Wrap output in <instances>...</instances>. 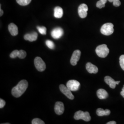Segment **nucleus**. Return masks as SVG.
<instances>
[{
	"label": "nucleus",
	"mask_w": 124,
	"mask_h": 124,
	"mask_svg": "<svg viewBox=\"0 0 124 124\" xmlns=\"http://www.w3.org/2000/svg\"><path fill=\"white\" fill-rule=\"evenodd\" d=\"M8 31L11 35L16 36L18 35V31L17 26L13 23H11L8 25Z\"/></svg>",
	"instance_id": "obj_15"
},
{
	"label": "nucleus",
	"mask_w": 124,
	"mask_h": 124,
	"mask_svg": "<svg viewBox=\"0 0 124 124\" xmlns=\"http://www.w3.org/2000/svg\"><path fill=\"white\" fill-rule=\"evenodd\" d=\"M66 86L71 91H76L80 88V83L77 80H70L67 83Z\"/></svg>",
	"instance_id": "obj_6"
},
{
	"label": "nucleus",
	"mask_w": 124,
	"mask_h": 124,
	"mask_svg": "<svg viewBox=\"0 0 124 124\" xmlns=\"http://www.w3.org/2000/svg\"><path fill=\"white\" fill-rule=\"evenodd\" d=\"M86 69L90 74H97L98 71V67L90 62L86 63Z\"/></svg>",
	"instance_id": "obj_13"
},
{
	"label": "nucleus",
	"mask_w": 124,
	"mask_h": 124,
	"mask_svg": "<svg viewBox=\"0 0 124 124\" xmlns=\"http://www.w3.org/2000/svg\"><path fill=\"white\" fill-rule=\"evenodd\" d=\"M26 53L25 51L23 50L19 51L18 57L20 59H23L26 57Z\"/></svg>",
	"instance_id": "obj_22"
},
{
	"label": "nucleus",
	"mask_w": 124,
	"mask_h": 124,
	"mask_svg": "<svg viewBox=\"0 0 124 124\" xmlns=\"http://www.w3.org/2000/svg\"><path fill=\"white\" fill-rule=\"evenodd\" d=\"M97 114L99 116L108 115L110 114V111L108 109L104 110L101 108H98L97 110Z\"/></svg>",
	"instance_id": "obj_18"
},
{
	"label": "nucleus",
	"mask_w": 124,
	"mask_h": 124,
	"mask_svg": "<svg viewBox=\"0 0 124 124\" xmlns=\"http://www.w3.org/2000/svg\"><path fill=\"white\" fill-rule=\"evenodd\" d=\"M120 94H121V95L124 98V85L122 89L121 92H120Z\"/></svg>",
	"instance_id": "obj_29"
},
{
	"label": "nucleus",
	"mask_w": 124,
	"mask_h": 124,
	"mask_svg": "<svg viewBox=\"0 0 124 124\" xmlns=\"http://www.w3.org/2000/svg\"><path fill=\"white\" fill-rule=\"evenodd\" d=\"M104 81L108 85L110 88L112 89L115 88L116 85L119 84L120 83V81H116L109 76H106L105 77Z\"/></svg>",
	"instance_id": "obj_12"
},
{
	"label": "nucleus",
	"mask_w": 124,
	"mask_h": 124,
	"mask_svg": "<svg viewBox=\"0 0 124 124\" xmlns=\"http://www.w3.org/2000/svg\"><path fill=\"white\" fill-rule=\"evenodd\" d=\"M110 2H113L114 1V0H108Z\"/></svg>",
	"instance_id": "obj_33"
},
{
	"label": "nucleus",
	"mask_w": 124,
	"mask_h": 124,
	"mask_svg": "<svg viewBox=\"0 0 124 124\" xmlns=\"http://www.w3.org/2000/svg\"><path fill=\"white\" fill-rule=\"evenodd\" d=\"M74 119L76 120H83L85 121H89L91 120V117L88 112L79 110L75 112Z\"/></svg>",
	"instance_id": "obj_4"
},
{
	"label": "nucleus",
	"mask_w": 124,
	"mask_h": 124,
	"mask_svg": "<svg viewBox=\"0 0 124 124\" xmlns=\"http://www.w3.org/2000/svg\"><path fill=\"white\" fill-rule=\"evenodd\" d=\"M46 44L50 49H53L55 47V44L52 40H46Z\"/></svg>",
	"instance_id": "obj_21"
},
{
	"label": "nucleus",
	"mask_w": 124,
	"mask_h": 124,
	"mask_svg": "<svg viewBox=\"0 0 124 124\" xmlns=\"http://www.w3.org/2000/svg\"><path fill=\"white\" fill-rule=\"evenodd\" d=\"M96 6L97 7L99 8H104L105 6V4L103 3L100 0L99 1H98L97 3V4H96Z\"/></svg>",
	"instance_id": "obj_26"
},
{
	"label": "nucleus",
	"mask_w": 124,
	"mask_h": 124,
	"mask_svg": "<svg viewBox=\"0 0 124 124\" xmlns=\"http://www.w3.org/2000/svg\"><path fill=\"white\" fill-rule=\"evenodd\" d=\"M120 64L121 68L124 70V55H122L120 56Z\"/></svg>",
	"instance_id": "obj_25"
},
{
	"label": "nucleus",
	"mask_w": 124,
	"mask_h": 124,
	"mask_svg": "<svg viewBox=\"0 0 124 124\" xmlns=\"http://www.w3.org/2000/svg\"><path fill=\"white\" fill-rule=\"evenodd\" d=\"M54 110L57 115H62L64 111V106L63 103L61 102H56L55 105Z\"/></svg>",
	"instance_id": "obj_11"
},
{
	"label": "nucleus",
	"mask_w": 124,
	"mask_h": 124,
	"mask_svg": "<svg viewBox=\"0 0 124 124\" xmlns=\"http://www.w3.org/2000/svg\"><path fill=\"white\" fill-rule=\"evenodd\" d=\"M116 122L115 121H109L108 122L107 124H116Z\"/></svg>",
	"instance_id": "obj_30"
},
{
	"label": "nucleus",
	"mask_w": 124,
	"mask_h": 124,
	"mask_svg": "<svg viewBox=\"0 0 124 124\" xmlns=\"http://www.w3.org/2000/svg\"><path fill=\"white\" fill-rule=\"evenodd\" d=\"M63 15V10L60 7H56L54 9V16L56 18H60Z\"/></svg>",
	"instance_id": "obj_17"
},
{
	"label": "nucleus",
	"mask_w": 124,
	"mask_h": 124,
	"mask_svg": "<svg viewBox=\"0 0 124 124\" xmlns=\"http://www.w3.org/2000/svg\"><path fill=\"white\" fill-rule=\"evenodd\" d=\"M17 3L19 5L24 6L29 4L31 1V0H16Z\"/></svg>",
	"instance_id": "obj_19"
},
{
	"label": "nucleus",
	"mask_w": 124,
	"mask_h": 124,
	"mask_svg": "<svg viewBox=\"0 0 124 124\" xmlns=\"http://www.w3.org/2000/svg\"><path fill=\"white\" fill-rule=\"evenodd\" d=\"M88 10V6L85 4L80 5L78 8V13L80 17L82 18H85L87 15Z\"/></svg>",
	"instance_id": "obj_9"
},
{
	"label": "nucleus",
	"mask_w": 124,
	"mask_h": 124,
	"mask_svg": "<svg viewBox=\"0 0 124 124\" xmlns=\"http://www.w3.org/2000/svg\"><path fill=\"white\" fill-rule=\"evenodd\" d=\"M63 31L60 27L54 28L51 32V36L55 39H59L63 35Z\"/></svg>",
	"instance_id": "obj_10"
},
{
	"label": "nucleus",
	"mask_w": 124,
	"mask_h": 124,
	"mask_svg": "<svg viewBox=\"0 0 124 124\" xmlns=\"http://www.w3.org/2000/svg\"><path fill=\"white\" fill-rule=\"evenodd\" d=\"M59 89L62 93L64 94L68 98L71 100L74 99V96L71 93V90L68 88L67 86L63 84L60 85H59Z\"/></svg>",
	"instance_id": "obj_7"
},
{
	"label": "nucleus",
	"mask_w": 124,
	"mask_h": 124,
	"mask_svg": "<svg viewBox=\"0 0 124 124\" xmlns=\"http://www.w3.org/2000/svg\"><path fill=\"white\" fill-rule=\"evenodd\" d=\"M37 29L40 34L46 35V28L44 26H37Z\"/></svg>",
	"instance_id": "obj_20"
},
{
	"label": "nucleus",
	"mask_w": 124,
	"mask_h": 124,
	"mask_svg": "<svg viewBox=\"0 0 124 124\" xmlns=\"http://www.w3.org/2000/svg\"><path fill=\"white\" fill-rule=\"evenodd\" d=\"M100 31L102 34L104 35L110 36L114 31V24L110 23H106L102 26Z\"/></svg>",
	"instance_id": "obj_3"
},
{
	"label": "nucleus",
	"mask_w": 124,
	"mask_h": 124,
	"mask_svg": "<svg viewBox=\"0 0 124 124\" xmlns=\"http://www.w3.org/2000/svg\"><path fill=\"white\" fill-rule=\"evenodd\" d=\"M0 16H2L3 15V10H2V9H1V8H0Z\"/></svg>",
	"instance_id": "obj_32"
},
{
	"label": "nucleus",
	"mask_w": 124,
	"mask_h": 124,
	"mask_svg": "<svg viewBox=\"0 0 124 124\" xmlns=\"http://www.w3.org/2000/svg\"><path fill=\"white\" fill-rule=\"evenodd\" d=\"M38 37V34L36 32H33L31 33L27 34L24 36V39L31 42L36 41Z\"/></svg>",
	"instance_id": "obj_14"
},
{
	"label": "nucleus",
	"mask_w": 124,
	"mask_h": 124,
	"mask_svg": "<svg viewBox=\"0 0 124 124\" xmlns=\"http://www.w3.org/2000/svg\"><path fill=\"white\" fill-rule=\"evenodd\" d=\"M5 105H6V102L3 99L0 98V108H3Z\"/></svg>",
	"instance_id": "obj_28"
},
{
	"label": "nucleus",
	"mask_w": 124,
	"mask_h": 124,
	"mask_svg": "<svg viewBox=\"0 0 124 124\" xmlns=\"http://www.w3.org/2000/svg\"><path fill=\"white\" fill-rule=\"evenodd\" d=\"M34 64L38 71L42 72L44 71L46 68V65L44 61L41 58L39 57H37L35 58Z\"/></svg>",
	"instance_id": "obj_5"
},
{
	"label": "nucleus",
	"mask_w": 124,
	"mask_h": 124,
	"mask_svg": "<svg viewBox=\"0 0 124 124\" xmlns=\"http://www.w3.org/2000/svg\"><path fill=\"white\" fill-rule=\"evenodd\" d=\"M113 5L116 7H119L121 5V2L120 0H114V1L113 2Z\"/></svg>",
	"instance_id": "obj_27"
},
{
	"label": "nucleus",
	"mask_w": 124,
	"mask_h": 124,
	"mask_svg": "<svg viewBox=\"0 0 124 124\" xmlns=\"http://www.w3.org/2000/svg\"><path fill=\"white\" fill-rule=\"evenodd\" d=\"M80 55L81 52L79 50H76L74 52L70 59L71 65L73 66H75L77 65V62L80 60Z\"/></svg>",
	"instance_id": "obj_8"
},
{
	"label": "nucleus",
	"mask_w": 124,
	"mask_h": 124,
	"mask_svg": "<svg viewBox=\"0 0 124 124\" xmlns=\"http://www.w3.org/2000/svg\"><path fill=\"white\" fill-rule=\"evenodd\" d=\"M103 3H104V4H105V3H106L107 2V1L108 0H100Z\"/></svg>",
	"instance_id": "obj_31"
},
{
	"label": "nucleus",
	"mask_w": 124,
	"mask_h": 124,
	"mask_svg": "<svg viewBox=\"0 0 124 124\" xmlns=\"http://www.w3.org/2000/svg\"><path fill=\"white\" fill-rule=\"evenodd\" d=\"M18 52H19V51L18 50H15L13 51V52H12L10 54V58H17V57H18Z\"/></svg>",
	"instance_id": "obj_24"
},
{
	"label": "nucleus",
	"mask_w": 124,
	"mask_h": 124,
	"mask_svg": "<svg viewBox=\"0 0 124 124\" xmlns=\"http://www.w3.org/2000/svg\"><path fill=\"white\" fill-rule=\"evenodd\" d=\"M32 124H44V122L39 118H35L32 121Z\"/></svg>",
	"instance_id": "obj_23"
},
{
	"label": "nucleus",
	"mask_w": 124,
	"mask_h": 124,
	"mask_svg": "<svg viewBox=\"0 0 124 124\" xmlns=\"http://www.w3.org/2000/svg\"><path fill=\"white\" fill-rule=\"evenodd\" d=\"M97 94L98 98L100 99H106L108 96V94L106 90L103 89H100L98 90L97 92Z\"/></svg>",
	"instance_id": "obj_16"
},
{
	"label": "nucleus",
	"mask_w": 124,
	"mask_h": 124,
	"mask_svg": "<svg viewBox=\"0 0 124 124\" xmlns=\"http://www.w3.org/2000/svg\"><path fill=\"white\" fill-rule=\"evenodd\" d=\"M95 51L98 56L102 58H106L109 53V50L106 44L98 46L97 47Z\"/></svg>",
	"instance_id": "obj_2"
},
{
	"label": "nucleus",
	"mask_w": 124,
	"mask_h": 124,
	"mask_svg": "<svg viewBox=\"0 0 124 124\" xmlns=\"http://www.w3.org/2000/svg\"><path fill=\"white\" fill-rule=\"evenodd\" d=\"M28 87V82L26 80H23L18 82V84L12 90V94L15 98L21 97L26 91Z\"/></svg>",
	"instance_id": "obj_1"
}]
</instances>
